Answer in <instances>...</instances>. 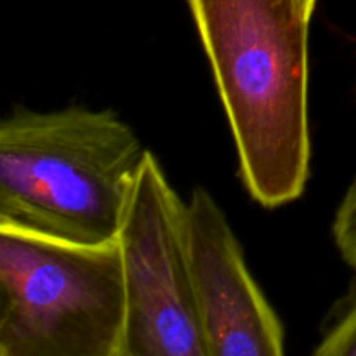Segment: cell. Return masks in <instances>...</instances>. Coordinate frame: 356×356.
Segmentation results:
<instances>
[{
    "mask_svg": "<svg viewBox=\"0 0 356 356\" xmlns=\"http://www.w3.org/2000/svg\"><path fill=\"white\" fill-rule=\"evenodd\" d=\"M232 131L238 176L266 209L292 204L312 165L309 21L302 0H186Z\"/></svg>",
    "mask_w": 356,
    "mask_h": 356,
    "instance_id": "cell-1",
    "label": "cell"
},
{
    "mask_svg": "<svg viewBox=\"0 0 356 356\" xmlns=\"http://www.w3.org/2000/svg\"><path fill=\"white\" fill-rule=\"evenodd\" d=\"M117 242L127 306L124 356H209L191 278L186 202L152 152Z\"/></svg>",
    "mask_w": 356,
    "mask_h": 356,
    "instance_id": "cell-4",
    "label": "cell"
},
{
    "mask_svg": "<svg viewBox=\"0 0 356 356\" xmlns=\"http://www.w3.org/2000/svg\"><path fill=\"white\" fill-rule=\"evenodd\" d=\"M316 356H356V285L327 316Z\"/></svg>",
    "mask_w": 356,
    "mask_h": 356,
    "instance_id": "cell-6",
    "label": "cell"
},
{
    "mask_svg": "<svg viewBox=\"0 0 356 356\" xmlns=\"http://www.w3.org/2000/svg\"><path fill=\"white\" fill-rule=\"evenodd\" d=\"M149 149L113 110L14 108L0 122V225L117 240Z\"/></svg>",
    "mask_w": 356,
    "mask_h": 356,
    "instance_id": "cell-2",
    "label": "cell"
},
{
    "mask_svg": "<svg viewBox=\"0 0 356 356\" xmlns=\"http://www.w3.org/2000/svg\"><path fill=\"white\" fill-rule=\"evenodd\" d=\"M125 320L117 240L0 225V356H124Z\"/></svg>",
    "mask_w": 356,
    "mask_h": 356,
    "instance_id": "cell-3",
    "label": "cell"
},
{
    "mask_svg": "<svg viewBox=\"0 0 356 356\" xmlns=\"http://www.w3.org/2000/svg\"><path fill=\"white\" fill-rule=\"evenodd\" d=\"M302 2H305V6H306V9L309 10V13H315V7H316V2H318V0H302Z\"/></svg>",
    "mask_w": 356,
    "mask_h": 356,
    "instance_id": "cell-8",
    "label": "cell"
},
{
    "mask_svg": "<svg viewBox=\"0 0 356 356\" xmlns=\"http://www.w3.org/2000/svg\"><path fill=\"white\" fill-rule=\"evenodd\" d=\"M186 228L207 355H284V323L254 280L225 211L205 188H195L186 202Z\"/></svg>",
    "mask_w": 356,
    "mask_h": 356,
    "instance_id": "cell-5",
    "label": "cell"
},
{
    "mask_svg": "<svg viewBox=\"0 0 356 356\" xmlns=\"http://www.w3.org/2000/svg\"><path fill=\"white\" fill-rule=\"evenodd\" d=\"M332 235L343 259L356 270V177L337 207Z\"/></svg>",
    "mask_w": 356,
    "mask_h": 356,
    "instance_id": "cell-7",
    "label": "cell"
}]
</instances>
